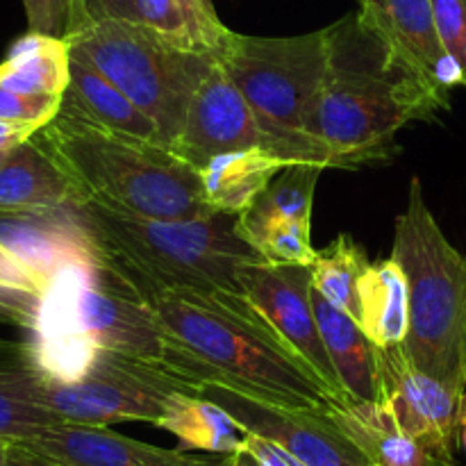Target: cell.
Here are the masks:
<instances>
[{
    "instance_id": "d6986e66",
    "label": "cell",
    "mask_w": 466,
    "mask_h": 466,
    "mask_svg": "<svg viewBox=\"0 0 466 466\" xmlns=\"http://www.w3.org/2000/svg\"><path fill=\"white\" fill-rule=\"evenodd\" d=\"M41 373L30 341L0 339V437L21 441L62 423L36 403Z\"/></svg>"
},
{
    "instance_id": "ab89813d",
    "label": "cell",
    "mask_w": 466,
    "mask_h": 466,
    "mask_svg": "<svg viewBox=\"0 0 466 466\" xmlns=\"http://www.w3.org/2000/svg\"><path fill=\"white\" fill-rule=\"evenodd\" d=\"M458 440L462 444L466 453V390L462 394V400H460V417H458Z\"/></svg>"
},
{
    "instance_id": "d4e9b609",
    "label": "cell",
    "mask_w": 466,
    "mask_h": 466,
    "mask_svg": "<svg viewBox=\"0 0 466 466\" xmlns=\"http://www.w3.org/2000/svg\"><path fill=\"white\" fill-rule=\"evenodd\" d=\"M71 80L66 39L27 30L0 62V86L23 94L64 96Z\"/></svg>"
},
{
    "instance_id": "1f68e13d",
    "label": "cell",
    "mask_w": 466,
    "mask_h": 466,
    "mask_svg": "<svg viewBox=\"0 0 466 466\" xmlns=\"http://www.w3.org/2000/svg\"><path fill=\"white\" fill-rule=\"evenodd\" d=\"M137 0H71V18H68V35L89 27L107 18H127L135 21ZM66 35V36H68Z\"/></svg>"
},
{
    "instance_id": "6da1fadb",
    "label": "cell",
    "mask_w": 466,
    "mask_h": 466,
    "mask_svg": "<svg viewBox=\"0 0 466 466\" xmlns=\"http://www.w3.org/2000/svg\"><path fill=\"white\" fill-rule=\"evenodd\" d=\"M118 278L148 305L167 335L198 360V387L223 382L258 399L303 410H330L339 400L255 321L241 289L203 294Z\"/></svg>"
},
{
    "instance_id": "3957f363",
    "label": "cell",
    "mask_w": 466,
    "mask_h": 466,
    "mask_svg": "<svg viewBox=\"0 0 466 466\" xmlns=\"http://www.w3.org/2000/svg\"><path fill=\"white\" fill-rule=\"evenodd\" d=\"M332 55L314 103L309 132L335 168L380 162L396 150L408 123L432 121L449 107L419 82L387 64L376 36L358 14L332 23Z\"/></svg>"
},
{
    "instance_id": "9c48e42d",
    "label": "cell",
    "mask_w": 466,
    "mask_h": 466,
    "mask_svg": "<svg viewBox=\"0 0 466 466\" xmlns=\"http://www.w3.org/2000/svg\"><path fill=\"white\" fill-rule=\"evenodd\" d=\"M177 396H198V385L144 360L100 349L89 371L77 380L41 378L36 403L62 421L109 426L148 421L157 426Z\"/></svg>"
},
{
    "instance_id": "9a60e30c",
    "label": "cell",
    "mask_w": 466,
    "mask_h": 466,
    "mask_svg": "<svg viewBox=\"0 0 466 466\" xmlns=\"http://www.w3.org/2000/svg\"><path fill=\"white\" fill-rule=\"evenodd\" d=\"M0 244L46 287L62 268L100 264L98 246L80 205L32 212H0Z\"/></svg>"
},
{
    "instance_id": "836d02e7",
    "label": "cell",
    "mask_w": 466,
    "mask_h": 466,
    "mask_svg": "<svg viewBox=\"0 0 466 466\" xmlns=\"http://www.w3.org/2000/svg\"><path fill=\"white\" fill-rule=\"evenodd\" d=\"M46 282H41L25 264L18 262L3 244H0V291H16V294L44 296Z\"/></svg>"
},
{
    "instance_id": "b9f144b4",
    "label": "cell",
    "mask_w": 466,
    "mask_h": 466,
    "mask_svg": "<svg viewBox=\"0 0 466 466\" xmlns=\"http://www.w3.org/2000/svg\"><path fill=\"white\" fill-rule=\"evenodd\" d=\"M428 466H458V464H455V460H449V458H435Z\"/></svg>"
},
{
    "instance_id": "5b68a950",
    "label": "cell",
    "mask_w": 466,
    "mask_h": 466,
    "mask_svg": "<svg viewBox=\"0 0 466 466\" xmlns=\"http://www.w3.org/2000/svg\"><path fill=\"white\" fill-rule=\"evenodd\" d=\"M391 258L408 278L410 328L405 353L428 376L466 390V258L428 208L419 177L396 218Z\"/></svg>"
},
{
    "instance_id": "ba28073f",
    "label": "cell",
    "mask_w": 466,
    "mask_h": 466,
    "mask_svg": "<svg viewBox=\"0 0 466 466\" xmlns=\"http://www.w3.org/2000/svg\"><path fill=\"white\" fill-rule=\"evenodd\" d=\"M32 335H77L98 349L180 373L182 349L107 264L62 268L41 296ZM185 378V376H182Z\"/></svg>"
},
{
    "instance_id": "277c9868",
    "label": "cell",
    "mask_w": 466,
    "mask_h": 466,
    "mask_svg": "<svg viewBox=\"0 0 466 466\" xmlns=\"http://www.w3.org/2000/svg\"><path fill=\"white\" fill-rule=\"evenodd\" d=\"M100 262L126 278L203 294L239 289V271L264 262L239 230V214L148 218L80 205Z\"/></svg>"
},
{
    "instance_id": "7bdbcfd3",
    "label": "cell",
    "mask_w": 466,
    "mask_h": 466,
    "mask_svg": "<svg viewBox=\"0 0 466 466\" xmlns=\"http://www.w3.org/2000/svg\"><path fill=\"white\" fill-rule=\"evenodd\" d=\"M7 155H9V150H5V153H0V167H3V164H5V159H7Z\"/></svg>"
},
{
    "instance_id": "8992f818",
    "label": "cell",
    "mask_w": 466,
    "mask_h": 466,
    "mask_svg": "<svg viewBox=\"0 0 466 466\" xmlns=\"http://www.w3.org/2000/svg\"><path fill=\"white\" fill-rule=\"evenodd\" d=\"M332 55L330 27L296 36H250L232 32L218 55L264 137V148L289 164L332 167V157L309 132L314 103Z\"/></svg>"
},
{
    "instance_id": "f1b7e54d",
    "label": "cell",
    "mask_w": 466,
    "mask_h": 466,
    "mask_svg": "<svg viewBox=\"0 0 466 466\" xmlns=\"http://www.w3.org/2000/svg\"><path fill=\"white\" fill-rule=\"evenodd\" d=\"M239 230L268 264L312 267L317 259V250L312 246V221L276 218V221L253 223V226L239 223Z\"/></svg>"
},
{
    "instance_id": "4316f807",
    "label": "cell",
    "mask_w": 466,
    "mask_h": 466,
    "mask_svg": "<svg viewBox=\"0 0 466 466\" xmlns=\"http://www.w3.org/2000/svg\"><path fill=\"white\" fill-rule=\"evenodd\" d=\"M369 258L362 246L341 232L326 248L317 250L312 264V287L335 308L358 321L360 319V278L367 271Z\"/></svg>"
},
{
    "instance_id": "74e56055",
    "label": "cell",
    "mask_w": 466,
    "mask_h": 466,
    "mask_svg": "<svg viewBox=\"0 0 466 466\" xmlns=\"http://www.w3.org/2000/svg\"><path fill=\"white\" fill-rule=\"evenodd\" d=\"M7 466H64V464L55 462V460L44 458V455L35 453V451L25 449V446H21V444H16V441H14L12 455H9V464Z\"/></svg>"
},
{
    "instance_id": "5bb4252c",
    "label": "cell",
    "mask_w": 466,
    "mask_h": 466,
    "mask_svg": "<svg viewBox=\"0 0 466 466\" xmlns=\"http://www.w3.org/2000/svg\"><path fill=\"white\" fill-rule=\"evenodd\" d=\"M168 148L196 171L218 155L264 148L253 109L218 59L191 96L185 123Z\"/></svg>"
},
{
    "instance_id": "52a82bcc",
    "label": "cell",
    "mask_w": 466,
    "mask_h": 466,
    "mask_svg": "<svg viewBox=\"0 0 466 466\" xmlns=\"http://www.w3.org/2000/svg\"><path fill=\"white\" fill-rule=\"evenodd\" d=\"M66 44L71 57L103 73L157 126L167 146L177 137L191 96L218 59L185 53L127 18L82 27L66 36Z\"/></svg>"
},
{
    "instance_id": "603a6c76",
    "label": "cell",
    "mask_w": 466,
    "mask_h": 466,
    "mask_svg": "<svg viewBox=\"0 0 466 466\" xmlns=\"http://www.w3.org/2000/svg\"><path fill=\"white\" fill-rule=\"evenodd\" d=\"M64 105L114 132L162 144L157 126L112 80L76 57H71V80L64 91Z\"/></svg>"
},
{
    "instance_id": "83f0119b",
    "label": "cell",
    "mask_w": 466,
    "mask_h": 466,
    "mask_svg": "<svg viewBox=\"0 0 466 466\" xmlns=\"http://www.w3.org/2000/svg\"><path fill=\"white\" fill-rule=\"evenodd\" d=\"M326 171L319 164H289L276 176L262 196L239 214L241 226L276 221V218H296V221H312L314 191L321 173Z\"/></svg>"
},
{
    "instance_id": "ffe728a7",
    "label": "cell",
    "mask_w": 466,
    "mask_h": 466,
    "mask_svg": "<svg viewBox=\"0 0 466 466\" xmlns=\"http://www.w3.org/2000/svg\"><path fill=\"white\" fill-rule=\"evenodd\" d=\"M80 205L76 189L35 137L9 150L0 167V212Z\"/></svg>"
},
{
    "instance_id": "f35d334b",
    "label": "cell",
    "mask_w": 466,
    "mask_h": 466,
    "mask_svg": "<svg viewBox=\"0 0 466 466\" xmlns=\"http://www.w3.org/2000/svg\"><path fill=\"white\" fill-rule=\"evenodd\" d=\"M228 466H262L255 460V455H250L248 451L241 449L237 451V453L228 455Z\"/></svg>"
},
{
    "instance_id": "8fae6325",
    "label": "cell",
    "mask_w": 466,
    "mask_h": 466,
    "mask_svg": "<svg viewBox=\"0 0 466 466\" xmlns=\"http://www.w3.org/2000/svg\"><path fill=\"white\" fill-rule=\"evenodd\" d=\"M198 396L228 410L246 432L282 446L308 466L371 464L367 455L337 426L328 410L287 408L223 382H203L198 387Z\"/></svg>"
},
{
    "instance_id": "30bf717a",
    "label": "cell",
    "mask_w": 466,
    "mask_h": 466,
    "mask_svg": "<svg viewBox=\"0 0 466 466\" xmlns=\"http://www.w3.org/2000/svg\"><path fill=\"white\" fill-rule=\"evenodd\" d=\"M255 321L309 369L337 399H346L312 303V267L248 264L237 276Z\"/></svg>"
},
{
    "instance_id": "d6a6232c",
    "label": "cell",
    "mask_w": 466,
    "mask_h": 466,
    "mask_svg": "<svg viewBox=\"0 0 466 466\" xmlns=\"http://www.w3.org/2000/svg\"><path fill=\"white\" fill-rule=\"evenodd\" d=\"M25 9L27 30L66 39L71 0H21Z\"/></svg>"
},
{
    "instance_id": "7a4b0ae2",
    "label": "cell",
    "mask_w": 466,
    "mask_h": 466,
    "mask_svg": "<svg viewBox=\"0 0 466 466\" xmlns=\"http://www.w3.org/2000/svg\"><path fill=\"white\" fill-rule=\"evenodd\" d=\"M35 141L76 189L80 205L148 218H196L217 212L200 173L159 141L114 132L66 107Z\"/></svg>"
},
{
    "instance_id": "e0dca14e",
    "label": "cell",
    "mask_w": 466,
    "mask_h": 466,
    "mask_svg": "<svg viewBox=\"0 0 466 466\" xmlns=\"http://www.w3.org/2000/svg\"><path fill=\"white\" fill-rule=\"evenodd\" d=\"M328 412L349 440L367 455L369 462L380 466H428L435 458H441L410 437L382 400L341 399Z\"/></svg>"
},
{
    "instance_id": "ac0fdd59",
    "label": "cell",
    "mask_w": 466,
    "mask_h": 466,
    "mask_svg": "<svg viewBox=\"0 0 466 466\" xmlns=\"http://www.w3.org/2000/svg\"><path fill=\"white\" fill-rule=\"evenodd\" d=\"M314 314L346 399L378 400V346L350 314L328 303L312 287Z\"/></svg>"
},
{
    "instance_id": "d590c367",
    "label": "cell",
    "mask_w": 466,
    "mask_h": 466,
    "mask_svg": "<svg viewBox=\"0 0 466 466\" xmlns=\"http://www.w3.org/2000/svg\"><path fill=\"white\" fill-rule=\"evenodd\" d=\"M244 449L248 451L250 455H255V460L262 466H308L303 460L291 455L289 451H285L282 446L273 444V441L264 440V437L259 435H253V432H246Z\"/></svg>"
},
{
    "instance_id": "ee69618b",
    "label": "cell",
    "mask_w": 466,
    "mask_h": 466,
    "mask_svg": "<svg viewBox=\"0 0 466 466\" xmlns=\"http://www.w3.org/2000/svg\"><path fill=\"white\" fill-rule=\"evenodd\" d=\"M369 466H380V464H373V462H371V464H369Z\"/></svg>"
},
{
    "instance_id": "7c38bea8",
    "label": "cell",
    "mask_w": 466,
    "mask_h": 466,
    "mask_svg": "<svg viewBox=\"0 0 466 466\" xmlns=\"http://www.w3.org/2000/svg\"><path fill=\"white\" fill-rule=\"evenodd\" d=\"M358 18L382 46L391 68L449 107L460 71L441 44L432 0H360Z\"/></svg>"
},
{
    "instance_id": "484cf974",
    "label": "cell",
    "mask_w": 466,
    "mask_h": 466,
    "mask_svg": "<svg viewBox=\"0 0 466 466\" xmlns=\"http://www.w3.org/2000/svg\"><path fill=\"white\" fill-rule=\"evenodd\" d=\"M157 426L171 432L182 451L232 455L244 449V428L228 410L200 396H177Z\"/></svg>"
},
{
    "instance_id": "60d3db41",
    "label": "cell",
    "mask_w": 466,
    "mask_h": 466,
    "mask_svg": "<svg viewBox=\"0 0 466 466\" xmlns=\"http://www.w3.org/2000/svg\"><path fill=\"white\" fill-rule=\"evenodd\" d=\"M12 440H3L0 437V466H7L9 464V455H12Z\"/></svg>"
},
{
    "instance_id": "44dd1931",
    "label": "cell",
    "mask_w": 466,
    "mask_h": 466,
    "mask_svg": "<svg viewBox=\"0 0 466 466\" xmlns=\"http://www.w3.org/2000/svg\"><path fill=\"white\" fill-rule=\"evenodd\" d=\"M135 21L191 55L218 57L232 36L209 0H137Z\"/></svg>"
},
{
    "instance_id": "2e32d148",
    "label": "cell",
    "mask_w": 466,
    "mask_h": 466,
    "mask_svg": "<svg viewBox=\"0 0 466 466\" xmlns=\"http://www.w3.org/2000/svg\"><path fill=\"white\" fill-rule=\"evenodd\" d=\"M64 466H228V455H196L137 441L107 426L62 421L16 441Z\"/></svg>"
},
{
    "instance_id": "8d00e7d4",
    "label": "cell",
    "mask_w": 466,
    "mask_h": 466,
    "mask_svg": "<svg viewBox=\"0 0 466 466\" xmlns=\"http://www.w3.org/2000/svg\"><path fill=\"white\" fill-rule=\"evenodd\" d=\"M36 132H39L36 127L25 126V123L3 121V118H0V153L16 148V146L23 144V141L32 139Z\"/></svg>"
},
{
    "instance_id": "f546056e",
    "label": "cell",
    "mask_w": 466,
    "mask_h": 466,
    "mask_svg": "<svg viewBox=\"0 0 466 466\" xmlns=\"http://www.w3.org/2000/svg\"><path fill=\"white\" fill-rule=\"evenodd\" d=\"M62 100L64 96L23 94V91L0 86V118L25 123V126L41 130L57 116L59 109H62Z\"/></svg>"
},
{
    "instance_id": "4fadbf2b",
    "label": "cell",
    "mask_w": 466,
    "mask_h": 466,
    "mask_svg": "<svg viewBox=\"0 0 466 466\" xmlns=\"http://www.w3.org/2000/svg\"><path fill=\"white\" fill-rule=\"evenodd\" d=\"M462 394L421 371L403 344L378 349V400L431 453L453 458Z\"/></svg>"
},
{
    "instance_id": "7402d4cb",
    "label": "cell",
    "mask_w": 466,
    "mask_h": 466,
    "mask_svg": "<svg viewBox=\"0 0 466 466\" xmlns=\"http://www.w3.org/2000/svg\"><path fill=\"white\" fill-rule=\"evenodd\" d=\"M267 148H246L218 155L200 168L205 200L217 212L244 214L285 168Z\"/></svg>"
},
{
    "instance_id": "4dcf8cb0",
    "label": "cell",
    "mask_w": 466,
    "mask_h": 466,
    "mask_svg": "<svg viewBox=\"0 0 466 466\" xmlns=\"http://www.w3.org/2000/svg\"><path fill=\"white\" fill-rule=\"evenodd\" d=\"M441 44L460 71V86L466 89V0H432Z\"/></svg>"
},
{
    "instance_id": "e575fe53",
    "label": "cell",
    "mask_w": 466,
    "mask_h": 466,
    "mask_svg": "<svg viewBox=\"0 0 466 466\" xmlns=\"http://www.w3.org/2000/svg\"><path fill=\"white\" fill-rule=\"evenodd\" d=\"M41 296L0 291V326H18L32 330Z\"/></svg>"
},
{
    "instance_id": "cb8c5ba5",
    "label": "cell",
    "mask_w": 466,
    "mask_h": 466,
    "mask_svg": "<svg viewBox=\"0 0 466 466\" xmlns=\"http://www.w3.org/2000/svg\"><path fill=\"white\" fill-rule=\"evenodd\" d=\"M358 323L378 349L399 346L408 337V278L394 258L371 262L360 278Z\"/></svg>"
}]
</instances>
